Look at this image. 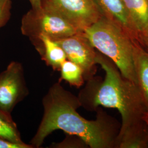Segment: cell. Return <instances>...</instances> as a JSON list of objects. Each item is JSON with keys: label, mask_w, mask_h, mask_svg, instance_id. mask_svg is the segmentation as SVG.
Wrapping results in <instances>:
<instances>
[{"label": "cell", "mask_w": 148, "mask_h": 148, "mask_svg": "<svg viewBox=\"0 0 148 148\" xmlns=\"http://www.w3.org/2000/svg\"><path fill=\"white\" fill-rule=\"evenodd\" d=\"M31 5L32 8L34 10H39L41 8V0H29Z\"/></svg>", "instance_id": "obj_16"}, {"label": "cell", "mask_w": 148, "mask_h": 148, "mask_svg": "<svg viewBox=\"0 0 148 148\" xmlns=\"http://www.w3.org/2000/svg\"><path fill=\"white\" fill-rule=\"evenodd\" d=\"M32 145L24 143H15L0 137V148H32Z\"/></svg>", "instance_id": "obj_15"}, {"label": "cell", "mask_w": 148, "mask_h": 148, "mask_svg": "<svg viewBox=\"0 0 148 148\" xmlns=\"http://www.w3.org/2000/svg\"><path fill=\"white\" fill-rule=\"evenodd\" d=\"M133 58L137 86L148 111V53L134 38L133 39Z\"/></svg>", "instance_id": "obj_8"}, {"label": "cell", "mask_w": 148, "mask_h": 148, "mask_svg": "<svg viewBox=\"0 0 148 148\" xmlns=\"http://www.w3.org/2000/svg\"><path fill=\"white\" fill-rule=\"evenodd\" d=\"M55 41L63 49L67 59L83 70L85 79H90L95 73L97 50L83 32Z\"/></svg>", "instance_id": "obj_7"}, {"label": "cell", "mask_w": 148, "mask_h": 148, "mask_svg": "<svg viewBox=\"0 0 148 148\" xmlns=\"http://www.w3.org/2000/svg\"><path fill=\"white\" fill-rule=\"evenodd\" d=\"M44 114L32 140L33 147H40L53 131L61 130L76 136L91 148H114L121 124L99 109L95 120H88L76 109L81 106L78 98L58 84L50 88L43 99Z\"/></svg>", "instance_id": "obj_1"}, {"label": "cell", "mask_w": 148, "mask_h": 148, "mask_svg": "<svg viewBox=\"0 0 148 148\" xmlns=\"http://www.w3.org/2000/svg\"><path fill=\"white\" fill-rule=\"evenodd\" d=\"M21 64L12 62L0 74V110L8 116L27 94Z\"/></svg>", "instance_id": "obj_6"}, {"label": "cell", "mask_w": 148, "mask_h": 148, "mask_svg": "<svg viewBox=\"0 0 148 148\" xmlns=\"http://www.w3.org/2000/svg\"><path fill=\"white\" fill-rule=\"evenodd\" d=\"M0 137L15 143H24L16 123L0 115Z\"/></svg>", "instance_id": "obj_13"}, {"label": "cell", "mask_w": 148, "mask_h": 148, "mask_svg": "<svg viewBox=\"0 0 148 148\" xmlns=\"http://www.w3.org/2000/svg\"><path fill=\"white\" fill-rule=\"evenodd\" d=\"M102 16L124 28L136 38L123 0H93Z\"/></svg>", "instance_id": "obj_10"}, {"label": "cell", "mask_w": 148, "mask_h": 148, "mask_svg": "<svg viewBox=\"0 0 148 148\" xmlns=\"http://www.w3.org/2000/svg\"><path fill=\"white\" fill-rule=\"evenodd\" d=\"M61 78L68 82L71 86L79 87L84 82V73L77 64L68 59L62 64L59 70Z\"/></svg>", "instance_id": "obj_12"}, {"label": "cell", "mask_w": 148, "mask_h": 148, "mask_svg": "<svg viewBox=\"0 0 148 148\" xmlns=\"http://www.w3.org/2000/svg\"><path fill=\"white\" fill-rule=\"evenodd\" d=\"M95 62L101 65L106 76L95 89L91 106L114 108L119 111L122 123L117 140L147 128L143 120L147 110L137 85L123 77L116 65L98 51Z\"/></svg>", "instance_id": "obj_2"}, {"label": "cell", "mask_w": 148, "mask_h": 148, "mask_svg": "<svg viewBox=\"0 0 148 148\" xmlns=\"http://www.w3.org/2000/svg\"><path fill=\"white\" fill-rule=\"evenodd\" d=\"M83 33L98 52L116 65L123 77L137 85L133 58L134 37L128 32L101 16Z\"/></svg>", "instance_id": "obj_3"}, {"label": "cell", "mask_w": 148, "mask_h": 148, "mask_svg": "<svg viewBox=\"0 0 148 148\" xmlns=\"http://www.w3.org/2000/svg\"><path fill=\"white\" fill-rule=\"evenodd\" d=\"M138 42L143 47V48L148 53V35L140 40Z\"/></svg>", "instance_id": "obj_17"}, {"label": "cell", "mask_w": 148, "mask_h": 148, "mask_svg": "<svg viewBox=\"0 0 148 148\" xmlns=\"http://www.w3.org/2000/svg\"><path fill=\"white\" fill-rule=\"evenodd\" d=\"M143 121L145 123L148 128V111H145L143 115Z\"/></svg>", "instance_id": "obj_18"}, {"label": "cell", "mask_w": 148, "mask_h": 148, "mask_svg": "<svg viewBox=\"0 0 148 148\" xmlns=\"http://www.w3.org/2000/svg\"><path fill=\"white\" fill-rule=\"evenodd\" d=\"M11 0H0V28L4 27L11 16Z\"/></svg>", "instance_id": "obj_14"}, {"label": "cell", "mask_w": 148, "mask_h": 148, "mask_svg": "<svg viewBox=\"0 0 148 148\" xmlns=\"http://www.w3.org/2000/svg\"><path fill=\"white\" fill-rule=\"evenodd\" d=\"M31 41L43 60L54 70H60L62 64L68 59L63 49L47 36H40Z\"/></svg>", "instance_id": "obj_11"}, {"label": "cell", "mask_w": 148, "mask_h": 148, "mask_svg": "<svg viewBox=\"0 0 148 148\" xmlns=\"http://www.w3.org/2000/svg\"><path fill=\"white\" fill-rule=\"evenodd\" d=\"M41 5L63 16L81 32L102 16L93 0H41Z\"/></svg>", "instance_id": "obj_5"}, {"label": "cell", "mask_w": 148, "mask_h": 148, "mask_svg": "<svg viewBox=\"0 0 148 148\" xmlns=\"http://www.w3.org/2000/svg\"><path fill=\"white\" fill-rule=\"evenodd\" d=\"M136 38L148 35V0H123Z\"/></svg>", "instance_id": "obj_9"}, {"label": "cell", "mask_w": 148, "mask_h": 148, "mask_svg": "<svg viewBox=\"0 0 148 148\" xmlns=\"http://www.w3.org/2000/svg\"><path fill=\"white\" fill-rule=\"evenodd\" d=\"M21 32L30 40L46 36L57 41L81 32L58 14L41 7L32 8L23 16Z\"/></svg>", "instance_id": "obj_4"}, {"label": "cell", "mask_w": 148, "mask_h": 148, "mask_svg": "<svg viewBox=\"0 0 148 148\" xmlns=\"http://www.w3.org/2000/svg\"><path fill=\"white\" fill-rule=\"evenodd\" d=\"M0 115H2V116H3L5 117L6 119H7L9 120L13 121V120H12V117H9L8 116H7V115H6L1 110H0Z\"/></svg>", "instance_id": "obj_19"}]
</instances>
